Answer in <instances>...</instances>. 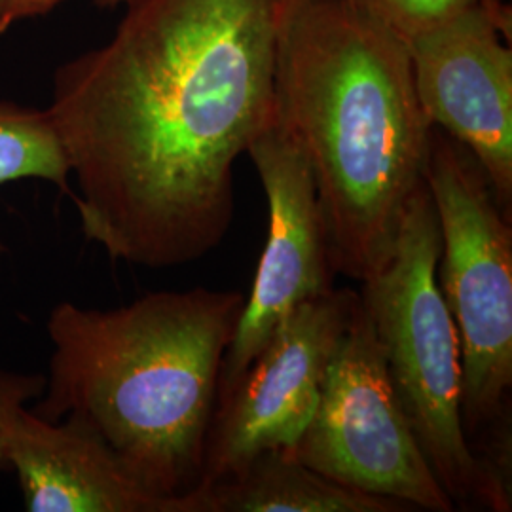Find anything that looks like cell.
I'll use <instances>...</instances> for the list:
<instances>
[{
  "label": "cell",
  "mask_w": 512,
  "mask_h": 512,
  "mask_svg": "<svg viewBox=\"0 0 512 512\" xmlns=\"http://www.w3.org/2000/svg\"><path fill=\"white\" fill-rule=\"evenodd\" d=\"M397 499L342 486L291 458L268 450L173 501L171 512H406Z\"/></svg>",
  "instance_id": "cell-11"
},
{
  "label": "cell",
  "mask_w": 512,
  "mask_h": 512,
  "mask_svg": "<svg viewBox=\"0 0 512 512\" xmlns=\"http://www.w3.org/2000/svg\"><path fill=\"white\" fill-rule=\"evenodd\" d=\"M40 179L74 200L71 165L48 109L0 101V186Z\"/></svg>",
  "instance_id": "cell-12"
},
{
  "label": "cell",
  "mask_w": 512,
  "mask_h": 512,
  "mask_svg": "<svg viewBox=\"0 0 512 512\" xmlns=\"http://www.w3.org/2000/svg\"><path fill=\"white\" fill-rule=\"evenodd\" d=\"M425 184L437 211V281L461 346V423L473 444L509 425L512 228L484 167L442 129L431 131Z\"/></svg>",
  "instance_id": "cell-5"
},
{
  "label": "cell",
  "mask_w": 512,
  "mask_h": 512,
  "mask_svg": "<svg viewBox=\"0 0 512 512\" xmlns=\"http://www.w3.org/2000/svg\"><path fill=\"white\" fill-rule=\"evenodd\" d=\"M8 29H10V25H6V23L0 19V37H2V35H4Z\"/></svg>",
  "instance_id": "cell-17"
},
{
  "label": "cell",
  "mask_w": 512,
  "mask_h": 512,
  "mask_svg": "<svg viewBox=\"0 0 512 512\" xmlns=\"http://www.w3.org/2000/svg\"><path fill=\"white\" fill-rule=\"evenodd\" d=\"M291 0H128L99 48L57 69L48 107L86 239L112 260L177 268L215 251L234 165L275 118Z\"/></svg>",
  "instance_id": "cell-1"
},
{
  "label": "cell",
  "mask_w": 512,
  "mask_h": 512,
  "mask_svg": "<svg viewBox=\"0 0 512 512\" xmlns=\"http://www.w3.org/2000/svg\"><path fill=\"white\" fill-rule=\"evenodd\" d=\"M440 228L427 184L404 213L395 253L361 281V304L382 349L404 416L456 511H511L461 423V346L440 293Z\"/></svg>",
  "instance_id": "cell-4"
},
{
  "label": "cell",
  "mask_w": 512,
  "mask_h": 512,
  "mask_svg": "<svg viewBox=\"0 0 512 512\" xmlns=\"http://www.w3.org/2000/svg\"><path fill=\"white\" fill-rule=\"evenodd\" d=\"M61 2L65 0H0V19L12 27L23 19L50 14Z\"/></svg>",
  "instance_id": "cell-15"
},
{
  "label": "cell",
  "mask_w": 512,
  "mask_h": 512,
  "mask_svg": "<svg viewBox=\"0 0 512 512\" xmlns=\"http://www.w3.org/2000/svg\"><path fill=\"white\" fill-rule=\"evenodd\" d=\"M245 300L196 287L114 310L59 302L46 323L50 376L31 410L92 431L171 512L202 478L220 370Z\"/></svg>",
  "instance_id": "cell-3"
},
{
  "label": "cell",
  "mask_w": 512,
  "mask_h": 512,
  "mask_svg": "<svg viewBox=\"0 0 512 512\" xmlns=\"http://www.w3.org/2000/svg\"><path fill=\"white\" fill-rule=\"evenodd\" d=\"M46 385V378L40 374H19L0 370V471H8L4 456V439L8 423L21 406L37 401Z\"/></svg>",
  "instance_id": "cell-14"
},
{
  "label": "cell",
  "mask_w": 512,
  "mask_h": 512,
  "mask_svg": "<svg viewBox=\"0 0 512 512\" xmlns=\"http://www.w3.org/2000/svg\"><path fill=\"white\" fill-rule=\"evenodd\" d=\"M283 452L342 486L397 499L412 511H456L404 416L361 298L311 420Z\"/></svg>",
  "instance_id": "cell-6"
},
{
  "label": "cell",
  "mask_w": 512,
  "mask_h": 512,
  "mask_svg": "<svg viewBox=\"0 0 512 512\" xmlns=\"http://www.w3.org/2000/svg\"><path fill=\"white\" fill-rule=\"evenodd\" d=\"M274 109L310 165L334 272L365 281L395 253L425 183L433 124L408 44L351 0H291Z\"/></svg>",
  "instance_id": "cell-2"
},
{
  "label": "cell",
  "mask_w": 512,
  "mask_h": 512,
  "mask_svg": "<svg viewBox=\"0 0 512 512\" xmlns=\"http://www.w3.org/2000/svg\"><path fill=\"white\" fill-rule=\"evenodd\" d=\"M503 29H511L505 8L478 0L406 44L425 116L473 152L511 217L512 50Z\"/></svg>",
  "instance_id": "cell-9"
},
{
  "label": "cell",
  "mask_w": 512,
  "mask_h": 512,
  "mask_svg": "<svg viewBox=\"0 0 512 512\" xmlns=\"http://www.w3.org/2000/svg\"><path fill=\"white\" fill-rule=\"evenodd\" d=\"M357 304L359 293L334 287L300 304L277 327L217 403L198 484L228 475L262 452L293 448L313 416Z\"/></svg>",
  "instance_id": "cell-7"
},
{
  "label": "cell",
  "mask_w": 512,
  "mask_h": 512,
  "mask_svg": "<svg viewBox=\"0 0 512 512\" xmlns=\"http://www.w3.org/2000/svg\"><path fill=\"white\" fill-rule=\"evenodd\" d=\"M4 456L29 512H165L164 499L76 421L44 420L21 406L8 423Z\"/></svg>",
  "instance_id": "cell-10"
},
{
  "label": "cell",
  "mask_w": 512,
  "mask_h": 512,
  "mask_svg": "<svg viewBox=\"0 0 512 512\" xmlns=\"http://www.w3.org/2000/svg\"><path fill=\"white\" fill-rule=\"evenodd\" d=\"M128 0H95V4L99 6H105V8H114V6H120V4H126Z\"/></svg>",
  "instance_id": "cell-16"
},
{
  "label": "cell",
  "mask_w": 512,
  "mask_h": 512,
  "mask_svg": "<svg viewBox=\"0 0 512 512\" xmlns=\"http://www.w3.org/2000/svg\"><path fill=\"white\" fill-rule=\"evenodd\" d=\"M247 154L268 198L270 228L253 289L222 363L217 403L300 304L334 289L336 275L310 165L300 148L274 118Z\"/></svg>",
  "instance_id": "cell-8"
},
{
  "label": "cell",
  "mask_w": 512,
  "mask_h": 512,
  "mask_svg": "<svg viewBox=\"0 0 512 512\" xmlns=\"http://www.w3.org/2000/svg\"><path fill=\"white\" fill-rule=\"evenodd\" d=\"M370 16L382 21L395 35L412 38L439 27L471 8L478 0H351Z\"/></svg>",
  "instance_id": "cell-13"
}]
</instances>
